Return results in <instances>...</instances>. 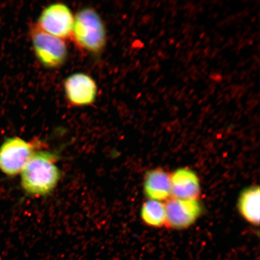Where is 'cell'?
I'll use <instances>...</instances> for the list:
<instances>
[{
  "label": "cell",
  "instance_id": "cell-1",
  "mask_svg": "<svg viewBox=\"0 0 260 260\" xmlns=\"http://www.w3.org/2000/svg\"><path fill=\"white\" fill-rule=\"evenodd\" d=\"M57 155L50 151H36L20 173L21 184L26 193L45 196L53 191L61 178Z\"/></svg>",
  "mask_w": 260,
  "mask_h": 260
},
{
  "label": "cell",
  "instance_id": "cell-2",
  "mask_svg": "<svg viewBox=\"0 0 260 260\" xmlns=\"http://www.w3.org/2000/svg\"><path fill=\"white\" fill-rule=\"evenodd\" d=\"M71 38L78 48L87 53H102L107 43L106 28L95 9L85 8L77 13Z\"/></svg>",
  "mask_w": 260,
  "mask_h": 260
},
{
  "label": "cell",
  "instance_id": "cell-3",
  "mask_svg": "<svg viewBox=\"0 0 260 260\" xmlns=\"http://www.w3.org/2000/svg\"><path fill=\"white\" fill-rule=\"evenodd\" d=\"M43 145L40 141H27L19 137L6 139L0 146V171L9 177L20 174L32 154Z\"/></svg>",
  "mask_w": 260,
  "mask_h": 260
},
{
  "label": "cell",
  "instance_id": "cell-4",
  "mask_svg": "<svg viewBox=\"0 0 260 260\" xmlns=\"http://www.w3.org/2000/svg\"><path fill=\"white\" fill-rule=\"evenodd\" d=\"M30 39L36 57L45 68L56 69L66 62L68 51L66 42L32 25Z\"/></svg>",
  "mask_w": 260,
  "mask_h": 260
},
{
  "label": "cell",
  "instance_id": "cell-5",
  "mask_svg": "<svg viewBox=\"0 0 260 260\" xmlns=\"http://www.w3.org/2000/svg\"><path fill=\"white\" fill-rule=\"evenodd\" d=\"M74 16L63 3H54L47 6L38 18L37 27L55 37L65 41L72 34Z\"/></svg>",
  "mask_w": 260,
  "mask_h": 260
},
{
  "label": "cell",
  "instance_id": "cell-6",
  "mask_svg": "<svg viewBox=\"0 0 260 260\" xmlns=\"http://www.w3.org/2000/svg\"><path fill=\"white\" fill-rule=\"evenodd\" d=\"M165 225L171 229L183 230L193 225L202 213L198 200H180L171 198L165 204Z\"/></svg>",
  "mask_w": 260,
  "mask_h": 260
},
{
  "label": "cell",
  "instance_id": "cell-7",
  "mask_svg": "<svg viewBox=\"0 0 260 260\" xmlns=\"http://www.w3.org/2000/svg\"><path fill=\"white\" fill-rule=\"evenodd\" d=\"M63 86L65 96L72 106H90L95 102L98 87L95 81L89 75L73 74L65 79Z\"/></svg>",
  "mask_w": 260,
  "mask_h": 260
},
{
  "label": "cell",
  "instance_id": "cell-8",
  "mask_svg": "<svg viewBox=\"0 0 260 260\" xmlns=\"http://www.w3.org/2000/svg\"><path fill=\"white\" fill-rule=\"evenodd\" d=\"M172 198L180 200H198L201 193L199 178L192 170L181 168L171 175Z\"/></svg>",
  "mask_w": 260,
  "mask_h": 260
},
{
  "label": "cell",
  "instance_id": "cell-9",
  "mask_svg": "<svg viewBox=\"0 0 260 260\" xmlns=\"http://www.w3.org/2000/svg\"><path fill=\"white\" fill-rule=\"evenodd\" d=\"M144 191L151 200H168L171 196V175L162 169L149 171L145 175Z\"/></svg>",
  "mask_w": 260,
  "mask_h": 260
},
{
  "label": "cell",
  "instance_id": "cell-10",
  "mask_svg": "<svg viewBox=\"0 0 260 260\" xmlns=\"http://www.w3.org/2000/svg\"><path fill=\"white\" fill-rule=\"evenodd\" d=\"M260 192L258 186H252L242 191L239 198L238 208L244 218L253 225L259 223Z\"/></svg>",
  "mask_w": 260,
  "mask_h": 260
},
{
  "label": "cell",
  "instance_id": "cell-11",
  "mask_svg": "<svg viewBox=\"0 0 260 260\" xmlns=\"http://www.w3.org/2000/svg\"><path fill=\"white\" fill-rule=\"evenodd\" d=\"M141 216L146 225L161 227L166 224L165 205L161 201L149 200L143 205Z\"/></svg>",
  "mask_w": 260,
  "mask_h": 260
}]
</instances>
